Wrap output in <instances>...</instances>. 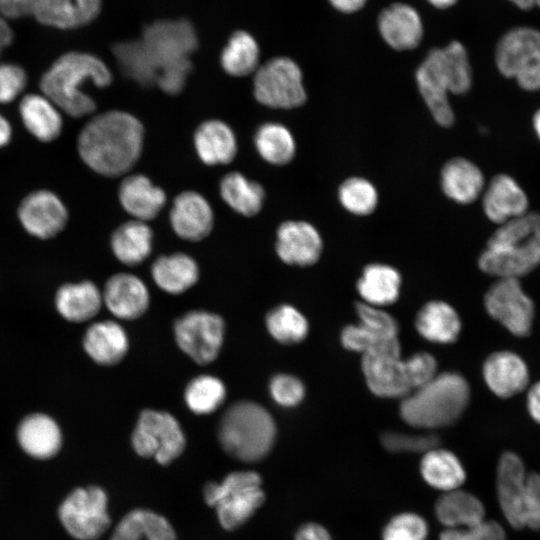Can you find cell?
Here are the masks:
<instances>
[{
	"mask_svg": "<svg viewBox=\"0 0 540 540\" xmlns=\"http://www.w3.org/2000/svg\"><path fill=\"white\" fill-rule=\"evenodd\" d=\"M144 129L133 115L111 110L91 118L81 129L77 150L94 172L107 177L124 174L137 162Z\"/></svg>",
	"mask_w": 540,
	"mask_h": 540,
	"instance_id": "cell-1",
	"label": "cell"
},
{
	"mask_svg": "<svg viewBox=\"0 0 540 540\" xmlns=\"http://www.w3.org/2000/svg\"><path fill=\"white\" fill-rule=\"evenodd\" d=\"M112 74L97 56L70 51L58 57L42 75L41 93L53 101L62 113L74 118L92 114L96 103L82 87L91 82L98 88L110 85Z\"/></svg>",
	"mask_w": 540,
	"mask_h": 540,
	"instance_id": "cell-2",
	"label": "cell"
},
{
	"mask_svg": "<svg viewBox=\"0 0 540 540\" xmlns=\"http://www.w3.org/2000/svg\"><path fill=\"white\" fill-rule=\"evenodd\" d=\"M420 94L435 121L444 127L454 122L448 94H464L472 85V68L464 45L451 41L428 52L416 70Z\"/></svg>",
	"mask_w": 540,
	"mask_h": 540,
	"instance_id": "cell-3",
	"label": "cell"
},
{
	"mask_svg": "<svg viewBox=\"0 0 540 540\" xmlns=\"http://www.w3.org/2000/svg\"><path fill=\"white\" fill-rule=\"evenodd\" d=\"M479 268L498 278L527 275L540 265V212H527L491 235L478 259Z\"/></svg>",
	"mask_w": 540,
	"mask_h": 540,
	"instance_id": "cell-4",
	"label": "cell"
},
{
	"mask_svg": "<svg viewBox=\"0 0 540 540\" xmlns=\"http://www.w3.org/2000/svg\"><path fill=\"white\" fill-rule=\"evenodd\" d=\"M469 399L467 380L458 373L444 372L404 397L400 415L407 424L416 428H440L458 420Z\"/></svg>",
	"mask_w": 540,
	"mask_h": 540,
	"instance_id": "cell-5",
	"label": "cell"
},
{
	"mask_svg": "<svg viewBox=\"0 0 540 540\" xmlns=\"http://www.w3.org/2000/svg\"><path fill=\"white\" fill-rule=\"evenodd\" d=\"M276 425L270 413L258 403L240 401L230 406L219 423L218 439L231 457L254 463L271 450Z\"/></svg>",
	"mask_w": 540,
	"mask_h": 540,
	"instance_id": "cell-6",
	"label": "cell"
},
{
	"mask_svg": "<svg viewBox=\"0 0 540 540\" xmlns=\"http://www.w3.org/2000/svg\"><path fill=\"white\" fill-rule=\"evenodd\" d=\"M261 483L256 472H233L221 483H207L203 490L204 500L216 509L221 526L234 530L263 504L265 495Z\"/></svg>",
	"mask_w": 540,
	"mask_h": 540,
	"instance_id": "cell-7",
	"label": "cell"
},
{
	"mask_svg": "<svg viewBox=\"0 0 540 540\" xmlns=\"http://www.w3.org/2000/svg\"><path fill=\"white\" fill-rule=\"evenodd\" d=\"M495 64L500 74L514 79L524 91L540 90V30L516 27L497 42Z\"/></svg>",
	"mask_w": 540,
	"mask_h": 540,
	"instance_id": "cell-8",
	"label": "cell"
},
{
	"mask_svg": "<svg viewBox=\"0 0 540 540\" xmlns=\"http://www.w3.org/2000/svg\"><path fill=\"white\" fill-rule=\"evenodd\" d=\"M140 41L156 70V81L163 72L191 63L190 55L198 48L196 31L184 18L147 25Z\"/></svg>",
	"mask_w": 540,
	"mask_h": 540,
	"instance_id": "cell-9",
	"label": "cell"
},
{
	"mask_svg": "<svg viewBox=\"0 0 540 540\" xmlns=\"http://www.w3.org/2000/svg\"><path fill=\"white\" fill-rule=\"evenodd\" d=\"M135 452L168 465L181 455L186 440L178 420L169 412L143 410L131 437Z\"/></svg>",
	"mask_w": 540,
	"mask_h": 540,
	"instance_id": "cell-10",
	"label": "cell"
},
{
	"mask_svg": "<svg viewBox=\"0 0 540 540\" xmlns=\"http://www.w3.org/2000/svg\"><path fill=\"white\" fill-rule=\"evenodd\" d=\"M256 100L270 108L291 109L306 101L302 72L288 57L268 60L256 70L253 79Z\"/></svg>",
	"mask_w": 540,
	"mask_h": 540,
	"instance_id": "cell-11",
	"label": "cell"
},
{
	"mask_svg": "<svg viewBox=\"0 0 540 540\" xmlns=\"http://www.w3.org/2000/svg\"><path fill=\"white\" fill-rule=\"evenodd\" d=\"M224 334V320L208 311H189L174 324L177 345L199 365L209 364L218 357Z\"/></svg>",
	"mask_w": 540,
	"mask_h": 540,
	"instance_id": "cell-12",
	"label": "cell"
},
{
	"mask_svg": "<svg viewBox=\"0 0 540 540\" xmlns=\"http://www.w3.org/2000/svg\"><path fill=\"white\" fill-rule=\"evenodd\" d=\"M488 314L516 337L532 332L535 306L517 278H498L484 297Z\"/></svg>",
	"mask_w": 540,
	"mask_h": 540,
	"instance_id": "cell-13",
	"label": "cell"
},
{
	"mask_svg": "<svg viewBox=\"0 0 540 540\" xmlns=\"http://www.w3.org/2000/svg\"><path fill=\"white\" fill-rule=\"evenodd\" d=\"M65 529L78 540H97L110 526L106 493L97 486L78 488L59 508Z\"/></svg>",
	"mask_w": 540,
	"mask_h": 540,
	"instance_id": "cell-14",
	"label": "cell"
},
{
	"mask_svg": "<svg viewBox=\"0 0 540 540\" xmlns=\"http://www.w3.org/2000/svg\"><path fill=\"white\" fill-rule=\"evenodd\" d=\"M361 363L365 381L373 394L403 399L413 391L398 340L362 354Z\"/></svg>",
	"mask_w": 540,
	"mask_h": 540,
	"instance_id": "cell-15",
	"label": "cell"
},
{
	"mask_svg": "<svg viewBox=\"0 0 540 540\" xmlns=\"http://www.w3.org/2000/svg\"><path fill=\"white\" fill-rule=\"evenodd\" d=\"M356 312L358 322L341 332L340 340L345 349L364 354L398 340V323L382 308L359 302Z\"/></svg>",
	"mask_w": 540,
	"mask_h": 540,
	"instance_id": "cell-16",
	"label": "cell"
},
{
	"mask_svg": "<svg viewBox=\"0 0 540 540\" xmlns=\"http://www.w3.org/2000/svg\"><path fill=\"white\" fill-rule=\"evenodd\" d=\"M528 472L513 451L502 453L496 469V495L502 515L514 529L525 528L524 500Z\"/></svg>",
	"mask_w": 540,
	"mask_h": 540,
	"instance_id": "cell-17",
	"label": "cell"
},
{
	"mask_svg": "<svg viewBox=\"0 0 540 540\" xmlns=\"http://www.w3.org/2000/svg\"><path fill=\"white\" fill-rule=\"evenodd\" d=\"M18 219L31 236L50 239L59 234L68 222V210L61 198L47 189L35 190L19 204Z\"/></svg>",
	"mask_w": 540,
	"mask_h": 540,
	"instance_id": "cell-18",
	"label": "cell"
},
{
	"mask_svg": "<svg viewBox=\"0 0 540 540\" xmlns=\"http://www.w3.org/2000/svg\"><path fill=\"white\" fill-rule=\"evenodd\" d=\"M482 206L491 222L502 225L529 212V199L514 177L501 173L490 180Z\"/></svg>",
	"mask_w": 540,
	"mask_h": 540,
	"instance_id": "cell-19",
	"label": "cell"
},
{
	"mask_svg": "<svg viewBox=\"0 0 540 540\" xmlns=\"http://www.w3.org/2000/svg\"><path fill=\"white\" fill-rule=\"evenodd\" d=\"M482 376L491 392L500 398H510L523 391L530 378L524 359L509 350L490 354L483 363Z\"/></svg>",
	"mask_w": 540,
	"mask_h": 540,
	"instance_id": "cell-20",
	"label": "cell"
},
{
	"mask_svg": "<svg viewBox=\"0 0 540 540\" xmlns=\"http://www.w3.org/2000/svg\"><path fill=\"white\" fill-rule=\"evenodd\" d=\"M322 247L319 232L307 222L286 221L277 230L276 253L286 264L312 265L319 259Z\"/></svg>",
	"mask_w": 540,
	"mask_h": 540,
	"instance_id": "cell-21",
	"label": "cell"
},
{
	"mask_svg": "<svg viewBox=\"0 0 540 540\" xmlns=\"http://www.w3.org/2000/svg\"><path fill=\"white\" fill-rule=\"evenodd\" d=\"M377 25L386 44L398 51L414 49L424 34L419 12L407 3H393L383 9Z\"/></svg>",
	"mask_w": 540,
	"mask_h": 540,
	"instance_id": "cell-22",
	"label": "cell"
},
{
	"mask_svg": "<svg viewBox=\"0 0 540 540\" xmlns=\"http://www.w3.org/2000/svg\"><path fill=\"white\" fill-rule=\"evenodd\" d=\"M103 302L117 318L134 320L141 317L149 307V291L145 283L129 273L111 276L102 293Z\"/></svg>",
	"mask_w": 540,
	"mask_h": 540,
	"instance_id": "cell-23",
	"label": "cell"
},
{
	"mask_svg": "<svg viewBox=\"0 0 540 540\" xmlns=\"http://www.w3.org/2000/svg\"><path fill=\"white\" fill-rule=\"evenodd\" d=\"M214 215L209 202L199 193L185 191L175 197L170 211V223L182 239L199 241L208 236Z\"/></svg>",
	"mask_w": 540,
	"mask_h": 540,
	"instance_id": "cell-24",
	"label": "cell"
},
{
	"mask_svg": "<svg viewBox=\"0 0 540 540\" xmlns=\"http://www.w3.org/2000/svg\"><path fill=\"white\" fill-rule=\"evenodd\" d=\"M18 111L23 126L38 141L49 143L62 133L63 113L44 94L32 93L23 96Z\"/></svg>",
	"mask_w": 540,
	"mask_h": 540,
	"instance_id": "cell-25",
	"label": "cell"
},
{
	"mask_svg": "<svg viewBox=\"0 0 540 540\" xmlns=\"http://www.w3.org/2000/svg\"><path fill=\"white\" fill-rule=\"evenodd\" d=\"M100 10L101 0H40L33 17L45 26L68 30L89 24Z\"/></svg>",
	"mask_w": 540,
	"mask_h": 540,
	"instance_id": "cell-26",
	"label": "cell"
},
{
	"mask_svg": "<svg viewBox=\"0 0 540 540\" xmlns=\"http://www.w3.org/2000/svg\"><path fill=\"white\" fill-rule=\"evenodd\" d=\"M83 347L88 356L97 364L112 366L127 354L129 341L123 327L106 320L93 323L83 337Z\"/></svg>",
	"mask_w": 540,
	"mask_h": 540,
	"instance_id": "cell-27",
	"label": "cell"
},
{
	"mask_svg": "<svg viewBox=\"0 0 540 540\" xmlns=\"http://www.w3.org/2000/svg\"><path fill=\"white\" fill-rule=\"evenodd\" d=\"M118 196L125 211L140 221L156 217L166 202L164 191L141 174L126 177Z\"/></svg>",
	"mask_w": 540,
	"mask_h": 540,
	"instance_id": "cell-28",
	"label": "cell"
},
{
	"mask_svg": "<svg viewBox=\"0 0 540 540\" xmlns=\"http://www.w3.org/2000/svg\"><path fill=\"white\" fill-rule=\"evenodd\" d=\"M196 152L206 165H223L231 162L237 152L233 130L223 121L207 120L194 134Z\"/></svg>",
	"mask_w": 540,
	"mask_h": 540,
	"instance_id": "cell-29",
	"label": "cell"
},
{
	"mask_svg": "<svg viewBox=\"0 0 540 540\" xmlns=\"http://www.w3.org/2000/svg\"><path fill=\"white\" fill-rule=\"evenodd\" d=\"M484 185L482 171L466 158H453L442 168V189L447 197L459 204L474 202L482 193Z\"/></svg>",
	"mask_w": 540,
	"mask_h": 540,
	"instance_id": "cell-30",
	"label": "cell"
},
{
	"mask_svg": "<svg viewBox=\"0 0 540 540\" xmlns=\"http://www.w3.org/2000/svg\"><path fill=\"white\" fill-rule=\"evenodd\" d=\"M21 447L29 455L46 459L55 455L61 446V432L48 415L35 413L22 420L17 431Z\"/></svg>",
	"mask_w": 540,
	"mask_h": 540,
	"instance_id": "cell-31",
	"label": "cell"
},
{
	"mask_svg": "<svg viewBox=\"0 0 540 540\" xmlns=\"http://www.w3.org/2000/svg\"><path fill=\"white\" fill-rule=\"evenodd\" d=\"M103 297L91 281L68 283L61 286L55 296L59 314L70 322H85L101 309Z\"/></svg>",
	"mask_w": 540,
	"mask_h": 540,
	"instance_id": "cell-32",
	"label": "cell"
},
{
	"mask_svg": "<svg viewBox=\"0 0 540 540\" xmlns=\"http://www.w3.org/2000/svg\"><path fill=\"white\" fill-rule=\"evenodd\" d=\"M435 512L447 529H469L485 519L482 501L460 488L445 492L438 499Z\"/></svg>",
	"mask_w": 540,
	"mask_h": 540,
	"instance_id": "cell-33",
	"label": "cell"
},
{
	"mask_svg": "<svg viewBox=\"0 0 540 540\" xmlns=\"http://www.w3.org/2000/svg\"><path fill=\"white\" fill-rule=\"evenodd\" d=\"M415 327L426 340L449 344L458 338L461 321L457 312L449 304L443 301H430L419 310Z\"/></svg>",
	"mask_w": 540,
	"mask_h": 540,
	"instance_id": "cell-34",
	"label": "cell"
},
{
	"mask_svg": "<svg viewBox=\"0 0 540 540\" xmlns=\"http://www.w3.org/2000/svg\"><path fill=\"white\" fill-rule=\"evenodd\" d=\"M156 285L169 294H181L199 278L195 260L184 253H173L157 258L151 268Z\"/></svg>",
	"mask_w": 540,
	"mask_h": 540,
	"instance_id": "cell-35",
	"label": "cell"
},
{
	"mask_svg": "<svg viewBox=\"0 0 540 540\" xmlns=\"http://www.w3.org/2000/svg\"><path fill=\"white\" fill-rule=\"evenodd\" d=\"M400 286L399 272L391 266L379 263L366 266L357 282V290L363 303L379 308L397 300Z\"/></svg>",
	"mask_w": 540,
	"mask_h": 540,
	"instance_id": "cell-36",
	"label": "cell"
},
{
	"mask_svg": "<svg viewBox=\"0 0 540 540\" xmlns=\"http://www.w3.org/2000/svg\"><path fill=\"white\" fill-rule=\"evenodd\" d=\"M110 540H176L171 524L161 515L145 509L126 514Z\"/></svg>",
	"mask_w": 540,
	"mask_h": 540,
	"instance_id": "cell-37",
	"label": "cell"
},
{
	"mask_svg": "<svg viewBox=\"0 0 540 540\" xmlns=\"http://www.w3.org/2000/svg\"><path fill=\"white\" fill-rule=\"evenodd\" d=\"M153 232L144 221L133 220L120 225L111 236V249L125 265L142 263L151 253Z\"/></svg>",
	"mask_w": 540,
	"mask_h": 540,
	"instance_id": "cell-38",
	"label": "cell"
},
{
	"mask_svg": "<svg viewBox=\"0 0 540 540\" xmlns=\"http://www.w3.org/2000/svg\"><path fill=\"white\" fill-rule=\"evenodd\" d=\"M420 470L430 486L444 492L459 489L466 479L459 459L452 452L437 447L424 453Z\"/></svg>",
	"mask_w": 540,
	"mask_h": 540,
	"instance_id": "cell-39",
	"label": "cell"
},
{
	"mask_svg": "<svg viewBox=\"0 0 540 540\" xmlns=\"http://www.w3.org/2000/svg\"><path fill=\"white\" fill-rule=\"evenodd\" d=\"M220 194L229 207L244 216L256 215L265 198L263 187L239 172L228 173L222 178Z\"/></svg>",
	"mask_w": 540,
	"mask_h": 540,
	"instance_id": "cell-40",
	"label": "cell"
},
{
	"mask_svg": "<svg viewBox=\"0 0 540 540\" xmlns=\"http://www.w3.org/2000/svg\"><path fill=\"white\" fill-rule=\"evenodd\" d=\"M259 46L254 37L246 31L234 32L221 52L220 63L231 76L243 77L257 70Z\"/></svg>",
	"mask_w": 540,
	"mask_h": 540,
	"instance_id": "cell-41",
	"label": "cell"
},
{
	"mask_svg": "<svg viewBox=\"0 0 540 540\" xmlns=\"http://www.w3.org/2000/svg\"><path fill=\"white\" fill-rule=\"evenodd\" d=\"M254 142L259 155L273 165H285L295 155V140L291 132L279 123L262 124L256 131Z\"/></svg>",
	"mask_w": 540,
	"mask_h": 540,
	"instance_id": "cell-42",
	"label": "cell"
},
{
	"mask_svg": "<svg viewBox=\"0 0 540 540\" xmlns=\"http://www.w3.org/2000/svg\"><path fill=\"white\" fill-rule=\"evenodd\" d=\"M113 54L122 73L142 86L156 84V70L140 39L116 43Z\"/></svg>",
	"mask_w": 540,
	"mask_h": 540,
	"instance_id": "cell-43",
	"label": "cell"
},
{
	"mask_svg": "<svg viewBox=\"0 0 540 540\" xmlns=\"http://www.w3.org/2000/svg\"><path fill=\"white\" fill-rule=\"evenodd\" d=\"M269 334L279 343L291 345L303 341L308 334V322L295 307L281 304L266 315Z\"/></svg>",
	"mask_w": 540,
	"mask_h": 540,
	"instance_id": "cell-44",
	"label": "cell"
},
{
	"mask_svg": "<svg viewBox=\"0 0 540 540\" xmlns=\"http://www.w3.org/2000/svg\"><path fill=\"white\" fill-rule=\"evenodd\" d=\"M225 398L224 383L212 375H200L193 378L184 392L186 405L198 415L213 413L222 405Z\"/></svg>",
	"mask_w": 540,
	"mask_h": 540,
	"instance_id": "cell-45",
	"label": "cell"
},
{
	"mask_svg": "<svg viewBox=\"0 0 540 540\" xmlns=\"http://www.w3.org/2000/svg\"><path fill=\"white\" fill-rule=\"evenodd\" d=\"M342 206L356 215L372 213L378 203V194L373 184L360 177L345 180L338 190Z\"/></svg>",
	"mask_w": 540,
	"mask_h": 540,
	"instance_id": "cell-46",
	"label": "cell"
},
{
	"mask_svg": "<svg viewBox=\"0 0 540 540\" xmlns=\"http://www.w3.org/2000/svg\"><path fill=\"white\" fill-rule=\"evenodd\" d=\"M427 525L418 515L403 513L394 517L383 532V540H425Z\"/></svg>",
	"mask_w": 540,
	"mask_h": 540,
	"instance_id": "cell-47",
	"label": "cell"
},
{
	"mask_svg": "<svg viewBox=\"0 0 540 540\" xmlns=\"http://www.w3.org/2000/svg\"><path fill=\"white\" fill-rule=\"evenodd\" d=\"M382 445L393 452H427L438 444L433 434H410L402 432H386L381 436Z\"/></svg>",
	"mask_w": 540,
	"mask_h": 540,
	"instance_id": "cell-48",
	"label": "cell"
},
{
	"mask_svg": "<svg viewBox=\"0 0 540 540\" xmlns=\"http://www.w3.org/2000/svg\"><path fill=\"white\" fill-rule=\"evenodd\" d=\"M272 399L280 406L291 408L304 398L305 387L300 379L290 374H277L269 384Z\"/></svg>",
	"mask_w": 540,
	"mask_h": 540,
	"instance_id": "cell-49",
	"label": "cell"
},
{
	"mask_svg": "<svg viewBox=\"0 0 540 540\" xmlns=\"http://www.w3.org/2000/svg\"><path fill=\"white\" fill-rule=\"evenodd\" d=\"M27 85L26 71L15 63H0V104L16 100Z\"/></svg>",
	"mask_w": 540,
	"mask_h": 540,
	"instance_id": "cell-50",
	"label": "cell"
},
{
	"mask_svg": "<svg viewBox=\"0 0 540 540\" xmlns=\"http://www.w3.org/2000/svg\"><path fill=\"white\" fill-rule=\"evenodd\" d=\"M413 390L424 385L437 375V362L433 355L418 352L405 359Z\"/></svg>",
	"mask_w": 540,
	"mask_h": 540,
	"instance_id": "cell-51",
	"label": "cell"
},
{
	"mask_svg": "<svg viewBox=\"0 0 540 540\" xmlns=\"http://www.w3.org/2000/svg\"><path fill=\"white\" fill-rule=\"evenodd\" d=\"M524 514L525 528L540 530V472H528Z\"/></svg>",
	"mask_w": 540,
	"mask_h": 540,
	"instance_id": "cell-52",
	"label": "cell"
},
{
	"mask_svg": "<svg viewBox=\"0 0 540 540\" xmlns=\"http://www.w3.org/2000/svg\"><path fill=\"white\" fill-rule=\"evenodd\" d=\"M40 0H0V14L5 19L33 16Z\"/></svg>",
	"mask_w": 540,
	"mask_h": 540,
	"instance_id": "cell-53",
	"label": "cell"
},
{
	"mask_svg": "<svg viewBox=\"0 0 540 540\" xmlns=\"http://www.w3.org/2000/svg\"><path fill=\"white\" fill-rule=\"evenodd\" d=\"M469 529L474 540H507L505 529L494 520L484 519Z\"/></svg>",
	"mask_w": 540,
	"mask_h": 540,
	"instance_id": "cell-54",
	"label": "cell"
},
{
	"mask_svg": "<svg viewBox=\"0 0 540 540\" xmlns=\"http://www.w3.org/2000/svg\"><path fill=\"white\" fill-rule=\"evenodd\" d=\"M296 540H331V538L321 525L308 523L297 531Z\"/></svg>",
	"mask_w": 540,
	"mask_h": 540,
	"instance_id": "cell-55",
	"label": "cell"
},
{
	"mask_svg": "<svg viewBox=\"0 0 540 540\" xmlns=\"http://www.w3.org/2000/svg\"><path fill=\"white\" fill-rule=\"evenodd\" d=\"M526 407L530 417L540 424V381L530 387L526 397Z\"/></svg>",
	"mask_w": 540,
	"mask_h": 540,
	"instance_id": "cell-56",
	"label": "cell"
},
{
	"mask_svg": "<svg viewBox=\"0 0 540 540\" xmlns=\"http://www.w3.org/2000/svg\"><path fill=\"white\" fill-rule=\"evenodd\" d=\"M329 3L342 13H354L359 11L367 0H328Z\"/></svg>",
	"mask_w": 540,
	"mask_h": 540,
	"instance_id": "cell-57",
	"label": "cell"
},
{
	"mask_svg": "<svg viewBox=\"0 0 540 540\" xmlns=\"http://www.w3.org/2000/svg\"><path fill=\"white\" fill-rule=\"evenodd\" d=\"M13 31L6 19L0 14V55L12 43Z\"/></svg>",
	"mask_w": 540,
	"mask_h": 540,
	"instance_id": "cell-58",
	"label": "cell"
},
{
	"mask_svg": "<svg viewBox=\"0 0 540 540\" xmlns=\"http://www.w3.org/2000/svg\"><path fill=\"white\" fill-rule=\"evenodd\" d=\"M440 540H474L470 529H446Z\"/></svg>",
	"mask_w": 540,
	"mask_h": 540,
	"instance_id": "cell-59",
	"label": "cell"
},
{
	"mask_svg": "<svg viewBox=\"0 0 540 540\" xmlns=\"http://www.w3.org/2000/svg\"><path fill=\"white\" fill-rule=\"evenodd\" d=\"M12 132L10 122L0 113V148L9 144L12 138Z\"/></svg>",
	"mask_w": 540,
	"mask_h": 540,
	"instance_id": "cell-60",
	"label": "cell"
},
{
	"mask_svg": "<svg viewBox=\"0 0 540 540\" xmlns=\"http://www.w3.org/2000/svg\"><path fill=\"white\" fill-rule=\"evenodd\" d=\"M512 4L522 10H529L536 6L537 0H509Z\"/></svg>",
	"mask_w": 540,
	"mask_h": 540,
	"instance_id": "cell-61",
	"label": "cell"
},
{
	"mask_svg": "<svg viewBox=\"0 0 540 540\" xmlns=\"http://www.w3.org/2000/svg\"><path fill=\"white\" fill-rule=\"evenodd\" d=\"M427 1L436 8L446 9L456 4L458 0H427Z\"/></svg>",
	"mask_w": 540,
	"mask_h": 540,
	"instance_id": "cell-62",
	"label": "cell"
},
{
	"mask_svg": "<svg viewBox=\"0 0 540 540\" xmlns=\"http://www.w3.org/2000/svg\"><path fill=\"white\" fill-rule=\"evenodd\" d=\"M532 127L537 139L540 141V107L533 114Z\"/></svg>",
	"mask_w": 540,
	"mask_h": 540,
	"instance_id": "cell-63",
	"label": "cell"
},
{
	"mask_svg": "<svg viewBox=\"0 0 540 540\" xmlns=\"http://www.w3.org/2000/svg\"><path fill=\"white\" fill-rule=\"evenodd\" d=\"M536 5L540 7V0H537Z\"/></svg>",
	"mask_w": 540,
	"mask_h": 540,
	"instance_id": "cell-64",
	"label": "cell"
}]
</instances>
